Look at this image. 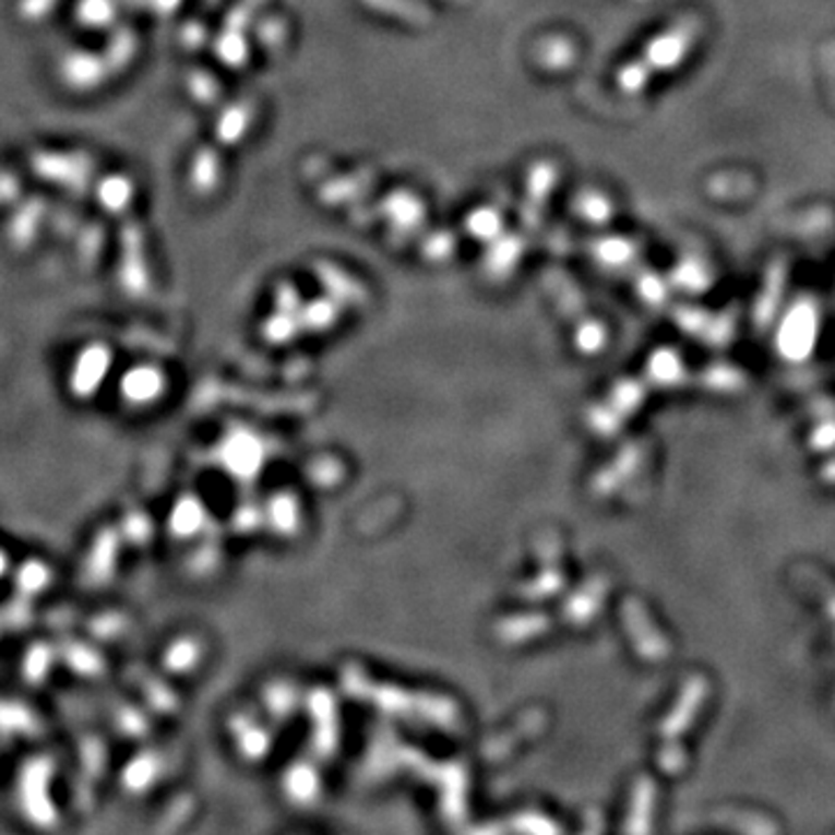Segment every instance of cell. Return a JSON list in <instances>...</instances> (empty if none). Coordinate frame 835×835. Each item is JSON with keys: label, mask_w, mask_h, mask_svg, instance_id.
<instances>
[{"label": "cell", "mask_w": 835, "mask_h": 835, "mask_svg": "<svg viewBox=\"0 0 835 835\" xmlns=\"http://www.w3.org/2000/svg\"><path fill=\"white\" fill-rule=\"evenodd\" d=\"M785 284H787V263H785V258H777L766 272L764 293H761V300H759V319L761 315H764V319H771V313L775 311L779 297H783Z\"/></svg>", "instance_id": "cell-4"}, {"label": "cell", "mask_w": 835, "mask_h": 835, "mask_svg": "<svg viewBox=\"0 0 835 835\" xmlns=\"http://www.w3.org/2000/svg\"><path fill=\"white\" fill-rule=\"evenodd\" d=\"M249 128V115L247 109L241 107H230L220 115L218 123H216V133H218V140L220 142H228V144H235L241 135L247 133Z\"/></svg>", "instance_id": "cell-9"}, {"label": "cell", "mask_w": 835, "mask_h": 835, "mask_svg": "<svg viewBox=\"0 0 835 835\" xmlns=\"http://www.w3.org/2000/svg\"><path fill=\"white\" fill-rule=\"evenodd\" d=\"M641 293L647 297L649 302H659L664 297V284L655 274H643L641 278Z\"/></svg>", "instance_id": "cell-17"}, {"label": "cell", "mask_w": 835, "mask_h": 835, "mask_svg": "<svg viewBox=\"0 0 835 835\" xmlns=\"http://www.w3.org/2000/svg\"><path fill=\"white\" fill-rule=\"evenodd\" d=\"M816 339V309L812 302H798L779 327L777 346L787 358H806Z\"/></svg>", "instance_id": "cell-2"}, {"label": "cell", "mask_w": 835, "mask_h": 835, "mask_svg": "<svg viewBox=\"0 0 835 835\" xmlns=\"http://www.w3.org/2000/svg\"><path fill=\"white\" fill-rule=\"evenodd\" d=\"M701 19L682 16L673 26H668L649 40L641 59L627 63L618 74V86L627 93H639L657 72L671 70L684 61V56L694 47L701 35Z\"/></svg>", "instance_id": "cell-1"}, {"label": "cell", "mask_w": 835, "mask_h": 835, "mask_svg": "<svg viewBox=\"0 0 835 835\" xmlns=\"http://www.w3.org/2000/svg\"><path fill=\"white\" fill-rule=\"evenodd\" d=\"M216 51H218V59L226 61L230 68L244 65L247 56H249L244 35H239V33H230L226 37H220L218 45H216Z\"/></svg>", "instance_id": "cell-15"}, {"label": "cell", "mask_w": 835, "mask_h": 835, "mask_svg": "<svg viewBox=\"0 0 835 835\" xmlns=\"http://www.w3.org/2000/svg\"><path fill=\"white\" fill-rule=\"evenodd\" d=\"M573 210L578 212V216H583L585 220H592V223H606L612 214L610 210V202L608 198H604L601 193L597 191H585L578 195V200L573 202Z\"/></svg>", "instance_id": "cell-10"}, {"label": "cell", "mask_w": 835, "mask_h": 835, "mask_svg": "<svg viewBox=\"0 0 835 835\" xmlns=\"http://www.w3.org/2000/svg\"><path fill=\"white\" fill-rule=\"evenodd\" d=\"M70 77H72V84L77 86H96L103 77V68H100V61L93 59L91 53H77L70 63Z\"/></svg>", "instance_id": "cell-13"}, {"label": "cell", "mask_w": 835, "mask_h": 835, "mask_svg": "<svg viewBox=\"0 0 835 835\" xmlns=\"http://www.w3.org/2000/svg\"><path fill=\"white\" fill-rule=\"evenodd\" d=\"M193 186L200 193L212 191L218 181V158L212 152H202L193 160Z\"/></svg>", "instance_id": "cell-12"}, {"label": "cell", "mask_w": 835, "mask_h": 835, "mask_svg": "<svg viewBox=\"0 0 835 835\" xmlns=\"http://www.w3.org/2000/svg\"><path fill=\"white\" fill-rule=\"evenodd\" d=\"M599 339H601V330L597 325H587L583 330V337H581L583 346H597Z\"/></svg>", "instance_id": "cell-18"}, {"label": "cell", "mask_w": 835, "mask_h": 835, "mask_svg": "<svg viewBox=\"0 0 835 835\" xmlns=\"http://www.w3.org/2000/svg\"><path fill=\"white\" fill-rule=\"evenodd\" d=\"M523 255V239H517L513 235H501L494 241H490L488 249V265L490 270L506 272L515 265V260Z\"/></svg>", "instance_id": "cell-8"}, {"label": "cell", "mask_w": 835, "mask_h": 835, "mask_svg": "<svg viewBox=\"0 0 835 835\" xmlns=\"http://www.w3.org/2000/svg\"><path fill=\"white\" fill-rule=\"evenodd\" d=\"M467 232L478 239V241H494L497 237H501V230H504V218L499 216L497 210L492 207H478L474 210L469 216H467Z\"/></svg>", "instance_id": "cell-6"}, {"label": "cell", "mask_w": 835, "mask_h": 835, "mask_svg": "<svg viewBox=\"0 0 835 835\" xmlns=\"http://www.w3.org/2000/svg\"><path fill=\"white\" fill-rule=\"evenodd\" d=\"M100 198H103L107 210L119 212L126 207V202L133 198V183L123 177H111V179L103 181Z\"/></svg>", "instance_id": "cell-14"}, {"label": "cell", "mask_w": 835, "mask_h": 835, "mask_svg": "<svg viewBox=\"0 0 835 835\" xmlns=\"http://www.w3.org/2000/svg\"><path fill=\"white\" fill-rule=\"evenodd\" d=\"M383 212H385V218L399 230H416L425 216L422 202L416 195L404 193V191H397L390 198H385Z\"/></svg>", "instance_id": "cell-3"}, {"label": "cell", "mask_w": 835, "mask_h": 835, "mask_svg": "<svg viewBox=\"0 0 835 835\" xmlns=\"http://www.w3.org/2000/svg\"><path fill=\"white\" fill-rule=\"evenodd\" d=\"M592 253L601 265L622 267V265H629L631 260L636 258V247L631 244V241L620 239V237H606V239H599L597 244L592 247Z\"/></svg>", "instance_id": "cell-5"}, {"label": "cell", "mask_w": 835, "mask_h": 835, "mask_svg": "<svg viewBox=\"0 0 835 835\" xmlns=\"http://www.w3.org/2000/svg\"><path fill=\"white\" fill-rule=\"evenodd\" d=\"M705 278H708L705 276V270L699 263H692V260L690 263H682L676 272V282L687 288H703L705 284H708Z\"/></svg>", "instance_id": "cell-16"}, {"label": "cell", "mask_w": 835, "mask_h": 835, "mask_svg": "<svg viewBox=\"0 0 835 835\" xmlns=\"http://www.w3.org/2000/svg\"><path fill=\"white\" fill-rule=\"evenodd\" d=\"M538 59L550 70L566 68L573 61V45L564 40V37H550V40H546L541 49H538Z\"/></svg>", "instance_id": "cell-11"}, {"label": "cell", "mask_w": 835, "mask_h": 835, "mask_svg": "<svg viewBox=\"0 0 835 835\" xmlns=\"http://www.w3.org/2000/svg\"><path fill=\"white\" fill-rule=\"evenodd\" d=\"M554 179H557V170H554L552 163L534 165V170L529 175L527 195H529V207L536 212V216H541V210H544V204L552 191Z\"/></svg>", "instance_id": "cell-7"}]
</instances>
